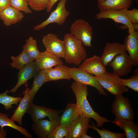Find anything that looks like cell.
I'll list each match as a JSON object with an SVG mask.
<instances>
[{
  "label": "cell",
  "instance_id": "1",
  "mask_svg": "<svg viewBox=\"0 0 138 138\" xmlns=\"http://www.w3.org/2000/svg\"><path fill=\"white\" fill-rule=\"evenodd\" d=\"M71 88L75 95L76 107L79 115L94 119L96 121V126L98 128L102 127L106 122L113 123V121L100 116L93 110L87 99L88 95L87 85L74 82L72 84Z\"/></svg>",
  "mask_w": 138,
  "mask_h": 138
},
{
  "label": "cell",
  "instance_id": "2",
  "mask_svg": "<svg viewBox=\"0 0 138 138\" xmlns=\"http://www.w3.org/2000/svg\"><path fill=\"white\" fill-rule=\"evenodd\" d=\"M65 45L64 59L67 63L79 65L86 58V50L82 42L71 33L64 37Z\"/></svg>",
  "mask_w": 138,
  "mask_h": 138
},
{
  "label": "cell",
  "instance_id": "3",
  "mask_svg": "<svg viewBox=\"0 0 138 138\" xmlns=\"http://www.w3.org/2000/svg\"><path fill=\"white\" fill-rule=\"evenodd\" d=\"M115 97L111 104L112 113L115 117L113 121L121 120L133 121L134 114L129 99L122 94L116 95Z\"/></svg>",
  "mask_w": 138,
  "mask_h": 138
},
{
  "label": "cell",
  "instance_id": "4",
  "mask_svg": "<svg viewBox=\"0 0 138 138\" xmlns=\"http://www.w3.org/2000/svg\"><path fill=\"white\" fill-rule=\"evenodd\" d=\"M94 76L100 85L112 95L115 96L122 94L129 90L127 87L122 85L120 77L113 72H106Z\"/></svg>",
  "mask_w": 138,
  "mask_h": 138
},
{
  "label": "cell",
  "instance_id": "5",
  "mask_svg": "<svg viewBox=\"0 0 138 138\" xmlns=\"http://www.w3.org/2000/svg\"><path fill=\"white\" fill-rule=\"evenodd\" d=\"M71 33L80 40L85 46L91 47L93 39V28L87 21L82 19L76 20L71 24Z\"/></svg>",
  "mask_w": 138,
  "mask_h": 138
},
{
  "label": "cell",
  "instance_id": "6",
  "mask_svg": "<svg viewBox=\"0 0 138 138\" xmlns=\"http://www.w3.org/2000/svg\"><path fill=\"white\" fill-rule=\"evenodd\" d=\"M71 78L75 82L92 86L98 91L99 95H106L103 88L95 77L86 71L78 67H68L65 65Z\"/></svg>",
  "mask_w": 138,
  "mask_h": 138
},
{
  "label": "cell",
  "instance_id": "7",
  "mask_svg": "<svg viewBox=\"0 0 138 138\" xmlns=\"http://www.w3.org/2000/svg\"><path fill=\"white\" fill-rule=\"evenodd\" d=\"M67 0H61L56 9L51 12L48 18L40 24L35 26L33 30L39 31L44 28L48 25L55 23L60 26L63 25L66 18L70 14L65 7Z\"/></svg>",
  "mask_w": 138,
  "mask_h": 138
},
{
  "label": "cell",
  "instance_id": "8",
  "mask_svg": "<svg viewBox=\"0 0 138 138\" xmlns=\"http://www.w3.org/2000/svg\"><path fill=\"white\" fill-rule=\"evenodd\" d=\"M113 70V73L120 77L127 75L131 71L133 63L126 52L115 56L108 64Z\"/></svg>",
  "mask_w": 138,
  "mask_h": 138
},
{
  "label": "cell",
  "instance_id": "9",
  "mask_svg": "<svg viewBox=\"0 0 138 138\" xmlns=\"http://www.w3.org/2000/svg\"><path fill=\"white\" fill-rule=\"evenodd\" d=\"M63 112L62 110H54L44 106H38L32 102L30 104L27 113L29 114L33 122L34 123L47 117L49 120H52L59 116V114Z\"/></svg>",
  "mask_w": 138,
  "mask_h": 138
},
{
  "label": "cell",
  "instance_id": "10",
  "mask_svg": "<svg viewBox=\"0 0 138 138\" xmlns=\"http://www.w3.org/2000/svg\"><path fill=\"white\" fill-rule=\"evenodd\" d=\"M42 42L46 50L60 58H64L65 45L64 40H61L55 34L50 33L43 37Z\"/></svg>",
  "mask_w": 138,
  "mask_h": 138
},
{
  "label": "cell",
  "instance_id": "11",
  "mask_svg": "<svg viewBox=\"0 0 138 138\" xmlns=\"http://www.w3.org/2000/svg\"><path fill=\"white\" fill-rule=\"evenodd\" d=\"M60 116L50 121L40 119L32 124V129L38 138H47L52 131L59 125Z\"/></svg>",
  "mask_w": 138,
  "mask_h": 138
},
{
  "label": "cell",
  "instance_id": "12",
  "mask_svg": "<svg viewBox=\"0 0 138 138\" xmlns=\"http://www.w3.org/2000/svg\"><path fill=\"white\" fill-rule=\"evenodd\" d=\"M128 34L125 38L124 44L129 54L133 65H138V32L133 28H128Z\"/></svg>",
  "mask_w": 138,
  "mask_h": 138
},
{
  "label": "cell",
  "instance_id": "13",
  "mask_svg": "<svg viewBox=\"0 0 138 138\" xmlns=\"http://www.w3.org/2000/svg\"><path fill=\"white\" fill-rule=\"evenodd\" d=\"M125 9L119 10L109 9L100 11L95 15V18L97 20L110 19L115 22L120 23L127 26L128 29L133 28V24L126 16L125 12Z\"/></svg>",
  "mask_w": 138,
  "mask_h": 138
},
{
  "label": "cell",
  "instance_id": "14",
  "mask_svg": "<svg viewBox=\"0 0 138 138\" xmlns=\"http://www.w3.org/2000/svg\"><path fill=\"white\" fill-rule=\"evenodd\" d=\"M105 66L101 57L94 55L91 57L86 58L79 67L90 74L95 76L101 75L106 72Z\"/></svg>",
  "mask_w": 138,
  "mask_h": 138
},
{
  "label": "cell",
  "instance_id": "15",
  "mask_svg": "<svg viewBox=\"0 0 138 138\" xmlns=\"http://www.w3.org/2000/svg\"><path fill=\"white\" fill-rule=\"evenodd\" d=\"M90 119L79 115L69 128L67 138H81L91 128Z\"/></svg>",
  "mask_w": 138,
  "mask_h": 138
},
{
  "label": "cell",
  "instance_id": "16",
  "mask_svg": "<svg viewBox=\"0 0 138 138\" xmlns=\"http://www.w3.org/2000/svg\"><path fill=\"white\" fill-rule=\"evenodd\" d=\"M19 70L17 75V82L15 86L9 91V92H16L21 86L26 83L29 80L34 77L40 70L34 61L27 66Z\"/></svg>",
  "mask_w": 138,
  "mask_h": 138
},
{
  "label": "cell",
  "instance_id": "17",
  "mask_svg": "<svg viewBox=\"0 0 138 138\" xmlns=\"http://www.w3.org/2000/svg\"><path fill=\"white\" fill-rule=\"evenodd\" d=\"M124 44L115 42H107L105 45L101 57L105 66L111 62L116 55L126 52Z\"/></svg>",
  "mask_w": 138,
  "mask_h": 138
},
{
  "label": "cell",
  "instance_id": "18",
  "mask_svg": "<svg viewBox=\"0 0 138 138\" xmlns=\"http://www.w3.org/2000/svg\"><path fill=\"white\" fill-rule=\"evenodd\" d=\"M34 62L40 70H45L54 66L63 65L60 58L46 50L41 52Z\"/></svg>",
  "mask_w": 138,
  "mask_h": 138
},
{
  "label": "cell",
  "instance_id": "19",
  "mask_svg": "<svg viewBox=\"0 0 138 138\" xmlns=\"http://www.w3.org/2000/svg\"><path fill=\"white\" fill-rule=\"evenodd\" d=\"M30 89V88L26 87L24 92L23 97L21 99L19 102V104L10 118L14 121L18 122L20 125L22 124V118L25 114L27 113L31 102L29 95Z\"/></svg>",
  "mask_w": 138,
  "mask_h": 138
},
{
  "label": "cell",
  "instance_id": "20",
  "mask_svg": "<svg viewBox=\"0 0 138 138\" xmlns=\"http://www.w3.org/2000/svg\"><path fill=\"white\" fill-rule=\"evenodd\" d=\"M24 17L21 11L10 6L0 13V19L7 26L16 24L21 21Z\"/></svg>",
  "mask_w": 138,
  "mask_h": 138
},
{
  "label": "cell",
  "instance_id": "21",
  "mask_svg": "<svg viewBox=\"0 0 138 138\" xmlns=\"http://www.w3.org/2000/svg\"><path fill=\"white\" fill-rule=\"evenodd\" d=\"M62 115L60 116L59 125L66 129L69 128L79 115L76 105L73 103H68Z\"/></svg>",
  "mask_w": 138,
  "mask_h": 138
},
{
  "label": "cell",
  "instance_id": "22",
  "mask_svg": "<svg viewBox=\"0 0 138 138\" xmlns=\"http://www.w3.org/2000/svg\"><path fill=\"white\" fill-rule=\"evenodd\" d=\"M46 82L61 79L70 80L71 79L69 73L65 65H59L45 70Z\"/></svg>",
  "mask_w": 138,
  "mask_h": 138
},
{
  "label": "cell",
  "instance_id": "23",
  "mask_svg": "<svg viewBox=\"0 0 138 138\" xmlns=\"http://www.w3.org/2000/svg\"><path fill=\"white\" fill-rule=\"evenodd\" d=\"M133 0H106L98 3L99 10L107 9L119 10L128 9L131 5Z\"/></svg>",
  "mask_w": 138,
  "mask_h": 138
},
{
  "label": "cell",
  "instance_id": "24",
  "mask_svg": "<svg viewBox=\"0 0 138 138\" xmlns=\"http://www.w3.org/2000/svg\"><path fill=\"white\" fill-rule=\"evenodd\" d=\"M113 122L115 124L124 130L126 138L138 137V125L133 121L121 120Z\"/></svg>",
  "mask_w": 138,
  "mask_h": 138
},
{
  "label": "cell",
  "instance_id": "25",
  "mask_svg": "<svg viewBox=\"0 0 138 138\" xmlns=\"http://www.w3.org/2000/svg\"><path fill=\"white\" fill-rule=\"evenodd\" d=\"M0 126L1 130H3L4 126H9L17 130L26 138H32V137L26 129L16 124L14 121L8 118L7 114L2 112H0Z\"/></svg>",
  "mask_w": 138,
  "mask_h": 138
},
{
  "label": "cell",
  "instance_id": "26",
  "mask_svg": "<svg viewBox=\"0 0 138 138\" xmlns=\"http://www.w3.org/2000/svg\"><path fill=\"white\" fill-rule=\"evenodd\" d=\"M34 80L29 95L31 102H32L34 97L38 90L43 84L46 82V71L40 70L34 77Z\"/></svg>",
  "mask_w": 138,
  "mask_h": 138
},
{
  "label": "cell",
  "instance_id": "27",
  "mask_svg": "<svg viewBox=\"0 0 138 138\" xmlns=\"http://www.w3.org/2000/svg\"><path fill=\"white\" fill-rule=\"evenodd\" d=\"M11 59L12 61L10 63V66L13 68L19 70L31 64L33 60L23 50L18 56H12Z\"/></svg>",
  "mask_w": 138,
  "mask_h": 138
},
{
  "label": "cell",
  "instance_id": "28",
  "mask_svg": "<svg viewBox=\"0 0 138 138\" xmlns=\"http://www.w3.org/2000/svg\"><path fill=\"white\" fill-rule=\"evenodd\" d=\"M23 49V50L33 60L38 58L41 53L38 49L36 40L32 36L26 40Z\"/></svg>",
  "mask_w": 138,
  "mask_h": 138
},
{
  "label": "cell",
  "instance_id": "29",
  "mask_svg": "<svg viewBox=\"0 0 138 138\" xmlns=\"http://www.w3.org/2000/svg\"><path fill=\"white\" fill-rule=\"evenodd\" d=\"M9 91L6 90L4 93L0 94V103L3 105L6 110L12 109V105H18V103L21 98L20 97H15L8 95Z\"/></svg>",
  "mask_w": 138,
  "mask_h": 138
},
{
  "label": "cell",
  "instance_id": "30",
  "mask_svg": "<svg viewBox=\"0 0 138 138\" xmlns=\"http://www.w3.org/2000/svg\"><path fill=\"white\" fill-rule=\"evenodd\" d=\"M91 128L96 130L101 138H123L125 136L124 133L112 132L102 128L101 129L98 128L93 122H91Z\"/></svg>",
  "mask_w": 138,
  "mask_h": 138
},
{
  "label": "cell",
  "instance_id": "31",
  "mask_svg": "<svg viewBox=\"0 0 138 138\" xmlns=\"http://www.w3.org/2000/svg\"><path fill=\"white\" fill-rule=\"evenodd\" d=\"M10 5L17 10L26 14H31V10L25 0H10Z\"/></svg>",
  "mask_w": 138,
  "mask_h": 138
},
{
  "label": "cell",
  "instance_id": "32",
  "mask_svg": "<svg viewBox=\"0 0 138 138\" xmlns=\"http://www.w3.org/2000/svg\"><path fill=\"white\" fill-rule=\"evenodd\" d=\"M50 0H29L28 3L30 8L36 12L43 10L47 7Z\"/></svg>",
  "mask_w": 138,
  "mask_h": 138
},
{
  "label": "cell",
  "instance_id": "33",
  "mask_svg": "<svg viewBox=\"0 0 138 138\" xmlns=\"http://www.w3.org/2000/svg\"><path fill=\"white\" fill-rule=\"evenodd\" d=\"M124 86L129 88L136 92H138V73H135L128 79H121Z\"/></svg>",
  "mask_w": 138,
  "mask_h": 138
},
{
  "label": "cell",
  "instance_id": "34",
  "mask_svg": "<svg viewBox=\"0 0 138 138\" xmlns=\"http://www.w3.org/2000/svg\"><path fill=\"white\" fill-rule=\"evenodd\" d=\"M68 130L60 125L56 127L47 138H67Z\"/></svg>",
  "mask_w": 138,
  "mask_h": 138
},
{
  "label": "cell",
  "instance_id": "35",
  "mask_svg": "<svg viewBox=\"0 0 138 138\" xmlns=\"http://www.w3.org/2000/svg\"><path fill=\"white\" fill-rule=\"evenodd\" d=\"M126 16L132 24H138V10L134 8L131 10L126 9L125 10Z\"/></svg>",
  "mask_w": 138,
  "mask_h": 138
},
{
  "label": "cell",
  "instance_id": "36",
  "mask_svg": "<svg viewBox=\"0 0 138 138\" xmlns=\"http://www.w3.org/2000/svg\"><path fill=\"white\" fill-rule=\"evenodd\" d=\"M10 0H0V13L10 5Z\"/></svg>",
  "mask_w": 138,
  "mask_h": 138
},
{
  "label": "cell",
  "instance_id": "37",
  "mask_svg": "<svg viewBox=\"0 0 138 138\" xmlns=\"http://www.w3.org/2000/svg\"><path fill=\"white\" fill-rule=\"evenodd\" d=\"M59 0H50L48 6L46 8L47 11L48 12H50L54 4Z\"/></svg>",
  "mask_w": 138,
  "mask_h": 138
},
{
  "label": "cell",
  "instance_id": "38",
  "mask_svg": "<svg viewBox=\"0 0 138 138\" xmlns=\"http://www.w3.org/2000/svg\"><path fill=\"white\" fill-rule=\"evenodd\" d=\"M93 137H92L91 136H90L87 135L86 133H84L83 134L81 138H92Z\"/></svg>",
  "mask_w": 138,
  "mask_h": 138
},
{
  "label": "cell",
  "instance_id": "39",
  "mask_svg": "<svg viewBox=\"0 0 138 138\" xmlns=\"http://www.w3.org/2000/svg\"><path fill=\"white\" fill-rule=\"evenodd\" d=\"M106 0H98L97 1V2H98V3H100L103 2Z\"/></svg>",
  "mask_w": 138,
  "mask_h": 138
},
{
  "label": "cell",
  "instance_id": "40",
  "mask_svg": "<svg viewBox=\"0 0 138 138\" xmlns=\"http://www.w3.org/2000/svg\"><path fill=\"white\" fill-rule=\"evenodd\" d=\"M25 0L28 3V2L29 0Z\"/></svg>",
  "mask_w": 138,
  "mask_h": 138
},
{
  "label": "cell",
  "instance_id": "41",
  "mask_svg": "<svg viewBox=\"0 0 138 138\" xmlns=\"http://www.w3.org/2000/svg\"><path fill=\"white\" fill-rule=\"evenodd\" d=\"M136 2L137 3H138V0H135Z\"/></svg>",
  "mask_w": 138,
  "mask_h": 138
}]
</instances>
